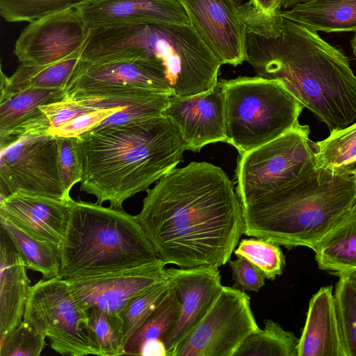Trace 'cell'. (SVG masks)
<instances>
[{
  "mask_svg": "<svg viewBox=\"0 0 356 356\" xmlns=\"http://www.w3.org/2000/svg\"><path fill=\"white\" fill-rule=\"evenodd\" d=\"M45 339L23 321L6 338L0 340V355L39 356L45 347Z\"/></svg>",
  "mask_w": 356,
  "mask_h": 356,
  "instance_id": "cell-36",
  "label": "cell"
},
{
  "mask_svg": "<svg viewBox=\"0 0 356 356\" xmlns=\"http://www.w3.org/2000/svg\"><path fill=\"white\" fill-rule=\"evenodd\" d=\"M334 298L347 356H356V286L339 276Z\"/></svg>",
  "mask_w": 356,
  "mask_h": 356,
  "instance_id": "cell-34",
  "label": "cell"
},
{
  "mask_svg": "<svg viewBox=\"0 0 356 356\" xmlns=\"http://www.w3.org/2000/svg\"><path fill=\"white\" fill-rule=\"evenodd\" d=\"M313 250L323 270L338 275L356 268V204Z\"/></svg>",
  "mask_w": 356,
  "mask_h": 356,
  "instance_id": "cell-24",
  "label": "cell"
},
{
  "mask_svg": "<svg viewBox=\"0 0 356 356\" xmlns=\"http://www.w3.org/2000/svg\"><path fill=\"white\" fill-rule=\"evenodd\" d=\"M298 343L293 332L266 319L264 328L251 334L234 356H298Z\"/></svg>",
  "mask_w": 356,
  "mask_h": 356,
  "instance_id": "cell-28",
  "label": "cell"
},
{
  "mask_svg": "<svg viewBox=\"0 0 356 356\" xmlns=\"http://www.w3.org/2000/svg\"><path fill=\"white\" fill-rule=\"evenodd\" d=\"M102 59H151L165 70L173 95L212 89L222 65L191 24H124L99 26L93 41Z\"/></svg>",
  "mask_w": 356,
  "mask_h": 356,
  "instance_id": "cell-5",
  "label": "cell"
},
{
  "mask_svg": "<svg viewBox=\"0 0 356 356\" xmlns=\"http://www.w3.org/2000/svg\"><path fill=\"white\" fill-rule=\"evenodd\" d=\"M64 92L63 101L93 98L134 99L157 95H173L161 63L141 58L102 62L79 60Z\"/></svg>",
  "mask_w": 356,
  "mask_h": 356,
  "instance_id": "cell-10",
  "label": "cell"
},
{
  "mask_svg": "<svg viewBox=\"0 0 356 356\" xmlns=\"http://www.w3.org/2000/svg\"><path fill=\"white\" fill-rule=\"evenodd\" d=\"M75 9L89 28L124 24H191L179 0H97Z\"/></svg>",
  "mask_w": 356,
  "mask_h": 356,
  "instance_id": "cell-19",
  "label": "cell"
},
{
  "mask_svg": "<svg viewBox=\"0 0 356 356\" xmlns=\"http://www.w3.org/2000/svg\"><path fill=\"white\" fill-rule=\"evenodd\" d=\"M89 323L97 342L99 356L124 355L122 322L118 313L91 309Z\"/></svg>",
  "mask_w": 356,
  "mask_h": 356,
  "instance_id": "cell-33",
  "label": "cell"
},
{
  "mask_svg": "<svg viewBox=\"0 0 356 356\" xmlns=\"http://www.w3.org/2000/svg\"><path fill=\"white\" fill-rule=\"evenodd\" d=\"M249 1L266 15L275 17L282 15V0H250Z\"/></svg>",
  "mask_w": 356,
  "mask_h": 356,
  "instance_id": "cell-40",
  "label": "cell"
},
{
  "mask_svg": "<svg viewBox=\"0 0 356 356\" xmlns=\"http://www.w3.org/2000/svg\"><path fill=\"white\" fill-rule=\"evenodd\" d=\"M124 107L101 108L86 113L60 127L50 129L49 134L58 137H76L91 130L106 118Z\"/></svg>",
  "mask_w": 356,
  "mask_h": 356,
  "instance_id": "cell-38",
  "label": "cell"
},
{
  "mask_svg": "<svg viewBox=\"0 0 356 356\" xmlns=\"http://www.w3.org/2000/svg\"><path fill=\"white\" fill-rule=\"evenodd\" d=\"M245 61L257 76L281 81L330 131L356 119L349 59L317 32L285 18L268 36L248 32Z\"/></svg>",
  "mask_w": 356,
  "mask_h": 356,
  "instance_id": "cell-2",
  "label": "cell"
},
{
  "mask_svg": "<svg viewBox=\"0 0 356 356\" xmlns=\"http://www.w3.org/2000/svg\"><path fill=\"white\" fill-rule=\"evenodd\" d=\"M95 1L97 0H0V13L8 22H31Z\"/></svg>",
  "mask_w": 356,
  "mask_h": 356,
  "instance_id": "cell-31",
  "label": "cell"
},
{
  "mask_svg": "<svg viewBox=\"0 0 356 356\" xmlns=\"http://www.w3.org/2000/svg\"><path fill=\"white\" fill-rule=\"evenodd\" d=\"M166 272L181 304L179 320L164 341L167 356H170L209 310L222 285L216 266L169 268Z\"/></svg>",
  "mask_w": 356,
  "mask_h": 356,
  "instance_id": "cell-17",
  "label": "cell"
},
{
  "mask_svg": "<svg viewBox=\"0 0 356 356\" xmlns=\"http://www.w3.org/2000/svg\"><path fill=\"white\" fill-rule=\"evenodd\" d=\"M224 94L226 143L243 154L299 124L304 106L280 81L239 76L219 80Z\"/></svg>",
  "mask_w": 356,
  "mask_h": 356,
  "instance_id": "cell-7",
  "label": "cell"
},
{
  "mask_svg": "<svg viewBox=\"0 0 356 356\" xmlns=\"http://www.w3.org/2000/svg\"><path fill=\"white\" fill-rule=\"evenodd\" d=\"M90 28L75 9L29 22L17 40L14 54L21 63L45 65L79 57Z\"/></svg>",
  "mask_w": 356,
  "mask_h": 356,
  "instance_id": "cell-15",
  "label": "cell"
},
{
  "mask_svg": "<svg viewBox=\"0 0 356 356\" xmlns=\"http://www.w3.org/2000/svg\"><path fill=\"white\" fill-rule=\"evenodd\" d=\"M136 218L158 258L179 268L227 264L243 234L242 207L220 167L191 162L147 190Z\"/></svg>",
  "mask_w": 356,
  "mask_h": 356,
  "instance_id": "cell-1",
  "label": "cell"
},
{
  "mask_svg": "<svg viewBox=\"0 0 356 356\" xmlns=\"http://www.w3.org/2000/svg\"><path fill=\"white\" fill-rule=\"evenodd\" d=\"M232 271L233 286L241 291L258 292L265 285V277L262 273L246 258L238 256L229 260Z\"/></svg>",
  "mask_w": 356,
  "mask_h": 356,
  "instance_id": "cell-39",
  "label": "cell"
},
{
  "mask_svg": "<svg viewBox=\"0 0 356 356\" xmlns=\"http://www.w3.org/2000/svg\"><path fill=\"white\" fill-rule=\"evenodd\" d=\"M17 192L72 200L59 171L57 136L29 133L1 147L0 200Z\"/></svg>",
  "mask_w": 356,
  "mask_h": 356,
  "instance_id": "cell-11",
  "label": "cell"
},
{
  "mask_svg": "<svg viewBox=\"0 0 356 356\" xmlns=\"http://www.w3.org/2000/svg\"><path fill=\"white\" fill-rule=\"evenodd\" d=\"M170 97L154 95L128 105L106 118L91 130L140 122L163 115L169 104Z\"/></svg>",
  "mask_w": 356,
  "mask_h": 356,
  "instance_id": "cell-35",
  "label": "cell"
},
{
  "mask_svg": "<svg viewBox=\"0 0 356 356\" xmlns=\"http://www.w3.org/2000/svg\"><path fill=\"white\" fill-rule=\"evenodd\" d=\"M58 145L59 171L65 188L70 194L72 188L81 182L83 175L77 138L58 137Z\"/></svg>",
  "mask_w": 356,
  "mask_h": 356,
  "instance_id": "cell-37",
  "label": "cell"
},
{
  "mask_svg": "<svg viewBox=\"0 0 356 356\" xmlns=\"http://www.w3.org/2000/svg\"><path fill=\"white\" fill-rule=\"evenodd\" d=\"M280 245L263 238H243L234 253L253 264L266 279L273 280L282 274L286 266L285 257Z\"/></svg>",
  "mask_w": 356,
  "mask_h": 356,
  "instance_id": "cell-32",
  "label": "cell"
},
{
  "mask_svg": "<svg viewBox=\"0 0 356 356\" xmlns=\"http://www.w3.org/2000/svg\"><path fill=\"white\" fill-rule=\"evenodd\" d=\"M0 223L28 269L40 273L44 280L59 277L58 246L31 236L3 217L0 216Z\"/></svg>",
  "mask_w": 356,
  "mask_h": 356,
  "instance_id": "cell-26",
  "label": "cell"
},
{
  "mask_svg": "<svg viewBox=\"0 0 356 356\" xmlns=\"http://www.w3.org/2000/svg\"><path fill=\"white\" fill-rule=\"evenodd\" d=\"M282 15L314 32H356V0H311Z\"/></svg>",
  "mask_w": 356,
  "mask_h": 356,
  "instance_id": "cell-23",
  "label": "cell"
},
{
  "mask_svg": "<svg viewBox=\"0 0 356 356\" xmlns=\"http://www.w3.org/2000/svg\"><path fill=\"white\" fill-rule=\"evenodd\" d=\"M298 356H347L331 285L321 287L309 300Z\"/></svg>",
  "mask_w": 356,
  "mask_h": 356,
  "instance_id": "cell-21",
  "label": "cell"
},
{
  "mask_svg": "<svg viewBox=\"0 0 356 356\" xmlns=\"http://www.w3.org/2000/svg\"><path fill=\"white\" fill-rule=\"evenodd\" d=\"M171 285L169 279L154 285L132 299L118 313L122 322L124 346L162 302Z\"/></svg>",
  "mask_w": 356,
  "mask_h": 356,
  "instance_id": "cell-30",
  "label": "cell"
},
{
  "mask_svg": "<svg viewBox=\"0 0 356 356\" xmlns=\"http://www.w3.org/2000/svg\"><path fill=\"white\" fill-rule=\"evenodd\" d=\"M308 125L298 124L275 139L239 154L236 194L241 206L256 200L317 168L315 142Z\"/></svg>",
  "mask_w": 356,
  "mask_h": 356,
  "instance_id": "cell-8",
  "label": "cell"
},
{
  "mask_svg": "<svg viewBox=\"0 0 356 356\" xmlns=\"http://www.w3.org/2000/svg\"><path fill=\"white\" fill-rule=\"evenodd\" d=\"M76 138L81 191L115 209L175 168L186 150L178 126L165 115L90 130Z\"/></svg>",
  "mask_w": 356,
  "mask_h": 356,
  "instance_id": "cell-3",
  "label": "cell"
},
{
  "mask_svg": "<svg viewBox=\"0 0 356 356\" xmlns=\"http://www.w3.org/2000/svg\"><path fill=\"white\" fill-rule=\"evenodd\" d=\"M311 0H282V9L284 10H289L296 5L308 2Z\"/></svg>",
  "mask_w": 356,
  "mask_h": 356,
  "instance_id": "cell-42",
  "label": "cell"
},
{
  "mask_svg": "<svg viewBox=\"0 0 356 356\" xmlns=\"http://www.w3.org/2000/svg\"><path fill=\"white\" fill-rule=\"evenodd\" d=\"M163 115L178 126L186 150L199 152L208 144L226 143L224 94L219 80L200 94L170 96Z\"/></svg>",
  "mask_w": 356,
  "mask_h": 356,
  "instance_id": "cell-16",
  "label": "cell"
},
{
  "mask_svg": "<svg viewBox=\"0 0 356 356\" xmlns=\"http://www.w3.org/2000/svg\"><path fill=\"white\" fill-rule=\"evenodd\" d=\"M180 311V301L172 284L162 302L127 341L124 355H138L142 345L147 341L159 339L164 343L175 327Z\"/></svg>",
  "mask_w": 356,
  "mask_h": 356,
  "instance_id": "cell-27",
  "label": "cell"
},
{
  "mask_svg": "<svg viewBox=\"0 0 356 356\" xmlns=\"http://www.w3.org/2000/svg\"><path fill=\"white\" fill-rule=\"evenodd\" d=\"M64 90L29 87L0 95V147L29 133H49L40 106L64 100Z\"/></svg>",
  "mask_w": 356,
  "mask_h": 356,
  "instance_id": "cell-20",
  "label": "cell"
},
{
  "mask_svg": "<svg viewBox=\"0 0 356 356\" xmlns=\"http://www.w3.org/2000/svg\"><path fill=\"white\" fill-rule=\"evenodd\" d=\"M23 321L62 355H99L89 312L79 305L64 278L42 279L31 286Z\"/></svg>",
  "mask_w": 356,
  "mask_h": 356,
  "instance_id": "cell-9",
  "label": "cell"
},
{
  "mask_svg": "<svg viewBox=\"0 0 356 356\" xmlns=\"http://www.w3.org/2000/svg\"><path fill=\"white\" fill-rule=\"evenodd\" d=\"M138 355L167 356V350L163 341L151 340L142 345Z\"/></svg>",
  "mask_w": 356,
  "mask_h": 356,
  "instance_id": "cell-41",
  "label": "cell"
},
{
  "mask_svg": "<svg viewBox=\"0 0 356 356\" xmlns=\"http://www.w3.org/2000/svg\"><path fill=\"white\" fill-rule=\"evenodd\" d=\"M79 57L56 63L39 65L21 63L15 72L7 76L1 69V93H11L29 87L64 90Z\"/></svg>",
  "mask_w": 356,
  "mask_h": 356,
  "instance_id": "cell-25",
  "label": "cell"
},
{
  "mask_svg": "<svg viewBox=\"0 0 356 356\" xmlns=\"http://www.w3.org/2000/svg\"><path fill=\"white\" fill-rule=\"evenodd\" d=\"M350 46L353 50V54L354 55L355 58L356 59V32L353 38L350 41Z\"/></svg>",
  "mask_w": 356,
  "mask_h": 356,
  "instance_id": "cell-44",
  "label": "cell"
},
{
  "mask_svg": "<svg viewBox=\"0 0 356 356\" xmlns=\"http://www.w3.org/2000/svg\"><path fill=\"white\" fill-rule=\"evenodd\" d=\"M317 165L333 172H355L356 122L330 131V136L315 142Z\"/></svg>",
  "mask_w": 356,
  "mask_h": 356,
  "instance_id": "cell-29",
  "label": "cell"
},
{
  "mask_svg": "<svg viewBox=\"0 0 356 356\" xmlns=\"http://www.w3.org/2000/svg\"><path fill=\"white\" fill-rule=\"evenodd\" d=\"M259 329L250 296L234 286H222L209 310L170 356H234Z\"/></svg>",
  "mask_w": 356,
  "mask_h": 356,
  "instance_id": "cell-13",
  "label": "cell"
},
{
  "mask_svg": "<svg viewBox=\"0 0 356 356\" xmlns=\"http://www.w3.org/2000/svg\"><path fill=\"white\" fill-rule=\"evenodd\" d=\"M356 204L355 172L317 166L241 206L243 234L286 248H314Z\"/></svg>",
  "mask_w": 356,
  "mask_h": 356,
  "instance_id": "cell-4",
  "label": "cell"
},
{
  "mask_svg": "<svg viewBox=\"0 0 356 356\" xmlns=\"http://www.w3.org/2000/svg\"><path fill=\"white\" fill-rule=\"evenodd\" d=\"M73 200L17 192L0 200V216L31 236L60 247L65 236Z\"/></svg>",
  "mask_w": 356,
  "mask_h": 356,
  "instance_id": "cell-18",
  "label": "cell"
},
{
  "mask_svg": "<svg viewBox=\"0 0 356 356\" xmlns=\"http://www.w3.org/2000/svg\"><path fill=\"white\" fill-rule=\"evenodd\" d=\"M27 266L0 228V340L22 321L31 285Z\"/></svg>",
  "mask_w": 356,
  "mask_h": 356,
  "instance_id": "cell-22",
  "label": "cell"
},
{
  "mask_svg": "<svg viewBox=\"0 0 356 356\" xmlns=\"http://www.w3.org/2000/svg\"><path fill=\"white\" fill-rule=\"evenodd\" d=\"M337 275L347 279L356 286V268L340 273Z\"/></svg>",
  "mask_w": 356,
  "mask_h": 356,
  "instance_id": "cell-43",
  "label": "cell"
},
{
  "mask_svg": "<svg viewBox=\"0 0 356 356\" xmlns=\"http://www.w3.org/2000/svg\"><path fill=\"white\" fill-rule=\"evenodd\" d=\"M355 181H356V170H355Z\"/></svg>",
  "mask_w": 356,
  "mask_h": 356,
  "instance_id": "cell-45",
  "label": "cell"
},
{
  "mask_svg": "<svg viewBox=\"0 0 356 356\" xmlns=\"http://www.w3.org/2000/svg\"><path fill=\"white\" fill-rule=\"evenodd\" d=\"M62 278L131 268L158 259L136 216L122 209L73 200L59 247Z\"/></svg>",
  "mask_w": 356,
  "mask_h": 356,
  "instance_id": "cell-6",
  "label": "cell"
},
{
  "mask_svg": "<svg viewBox=\"0 0 356 356\" xmlns=\"http://www.w3.org/2000/svg\"><path fill=\"white\" fill-rule=\"evenodd\" d=\"M165 266L158 258L138 266L65 280L77 302L87 311L119 313L135 297L168 279Z\"/></svg>",
  "mask_w": 356,
  "mask_h": 356,
  "instance_id": "cell-14",
  "label": "cell"
},
{
  "mask_svg": "<svg viewBox=\"0 0 356 356\" xmlns=\"http://www.w3.org/2000/svg\"><path fill=\"white\" fill-rule=\"evenodd\" d=\"M179 1L190 24L222 64L234 67L245 61L248 33H257L273 17L243 0Z\"/></svg>",
  "mask_w": 356,
  "mask_h": 356,
  "instance_id": "cell-12",
  "label": "cell"
}]
</instances>
